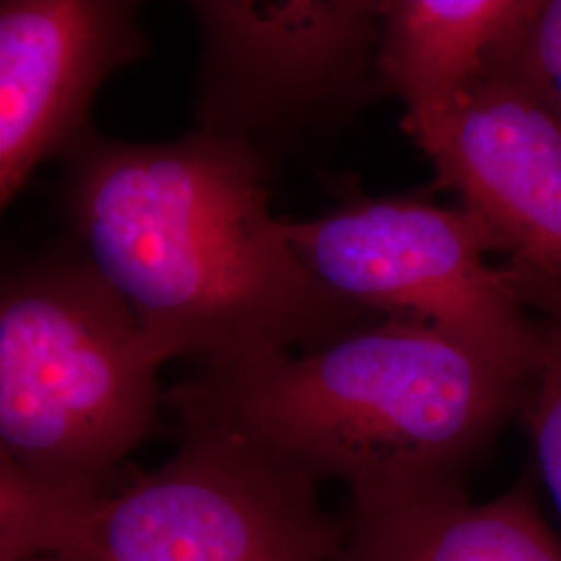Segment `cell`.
<instances>
[{"label": "cell", "mask_w": 561, "mask_h": 561, "mask_svg": "<svg viewBox=\"0 0 561 561\" xmlns=\"http://www.w3.org/2000/svg\"><path fill=\"white\" fill-rule=\"evenodd\" d=\"M131 0H2L0 204L92 129L102 83L141 60L150 41Z\"/></svg>", "instance_id": "ba28073f"}, {"label": "cell", "mask_w": 561, "mask_h": 561, "mask_svg": "<svg viewBox=\"0 0 561 561\" xmlns=\"http://www.w3.org/2000/svg\"><path fill=\"white\" fill-rule=\"evenodd\" d=\"M306 268L377 317L426 322L537 373L551 327L530 317L479 225L419 196H354L308 221H283Z\"/></svg>", "instance_id": "8992f818"}, {"label": "cell", "mask_w": 561, "mask_h": 561, "mask_svg": "<svg viewBox=\"0 0 561 561\" xmlns=\"http://www.w3.org/2000/svg\"><path fill=\"white\" fill-rule=\"evenodd\" d=\"M530 463L502 497L416 503L387 512H343L337 561H561V541L541 512Z\"/></svg>", "instance_id": "30bf717a"}, {"label": "cell", "mask_w": 561, "mask_h": 561, "mask_svg": "<svg viewBox=\"0 0 561 561\" xmlns=\"http://www.w3.org/2000/svg\"><path fill=\"white\" fill-rule=\"evenodd\" d=\"M539 0H382L379 76L414 134L481 83Z\"/></svg>", "instance_id": "9c48e42d"}, {"label": "cell", "mask_w": 561, "mask_h": 561, "mask_svg": "<svg viewBox=\"0 0 561 561\" xmlns=\"http://www.w3.org/2000/svg\"><path fill=\"white\" fill-rule=\"evenodd\" d=\"M537 373L433 324L381 317L310 352L201 368L164 401L219 412L319 484L343 482L347 510L373 514L468 500Z\"/></svg>", "instance_id": "7a4b0ae2"}, {"label": "cell", "mask_w": 561, "mask_h": 561, "mask_svg": "<svg viewBox=\"0 0 561 561\" xmlns=\"http://www.w3.org/2000/svg\"><path fill=\"white\" fill-rule=\"evenodd\" d=\"M202 62L196 129L280 154L329 140L387 92L382 0H196Z\"/></svg>", "instance_id": "5b68a950"}, {"label": "cell", "mask_w": 561, "mask_h": 561, "mask_svg": "<svg viewBox=\"0 0 561 561\" xmlns=\"http://www.w3.org/2000/svg\"><path fill=\"white\" fill-rule=\"evenodd\" d=\"M161 366L76 241L4 273L0 481L57 503L111 489L164 428Z\"/></svg>", "instance_id": "3957f363"}, {"label": "cell", "mask_w": 561, "mask_h": 561, "mask_svg": "<svg viewBox=\"0 0 561 561\" xmlns=\"http://www.w3.org/2000/svg\"><path fill=\"white\" fill-rule=\"evenodd\" d=\"M561 117V0H539L535 15L500 50Z\"/></svg>", "instance_id": "7c38bea8"}, {"label": "cell", "mask_w": 561, "mask_h": 561, "mask_svg": "<svg viewBox=\"0 0 561 561\" xmlns=\"http://www.w3.org/2000/svg\"><path fill=\"white\" fill-rule=\"evenodd\" d=\"M60 161L71 240L129 304L154 360L229 368L310 352L366 314L300 261L268 210L275 164L250 144L204 129L159 144L90 129Z\"/></svg>", "instance_id": "6da1fadb"}, {"label": "cell", "mask_w": 561, "mask_h": 561, "mask_svg": "<svg viewBox=\"0 0 561 561\" xmlns=\"http://www.w3.org/2000/svg\"><path fill=\"white\" fill-rule=\"evenodd\" d=\"M524 306L561 329V117L497 57L451 113L410 134Z\"/></svg>", "instance_id": "52a82bcc"}, {"label": "cell", "mask_w": 561, "mask_h": 561, "mask_svg": "<svg viewBox=\"0 0 561 561\" xmlns=\"http://www.w3.org/2000/svg\"><path fill=\"white\" fill-rule=\"evenodd\" d=\"M535 445V468L561 516V329L551 327L549 345L522 412Z\"/></svg>", "instance_id": "8fae6325"}, {"label": "cell", "mask_w": 561, "mask_h": 561, "mask_svg": "<svg viewBox=\"0 0 561 561\" xmlns=\"http://www.w3.org/2000/svg\"><path fill=\"white\" fill-rule=\"evenodd\" d=\"M178 451L101 495L46 502L0 482V561H337L345 520L319 482L219 412L164 401Z\"/></svg>", "instance_id": "277c9868"}]
</instances>
